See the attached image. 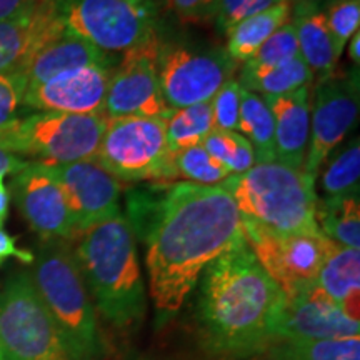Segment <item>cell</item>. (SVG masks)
Masks as SVG:
<instances>
[{"mask_svg": "<svg viewBox=\"0 0 360 360\" xmlns=\"http://www.w3.org/2000/svg\"><path fill=\"white\" fill-rule=\"evenodd\" d=\"M142 233L150 297L164 319L184 307L215 259L247 244L240 212L220 186L175 184Z\"/></svg>", "mask_w": 360, "mask_h": 360, "instance_id": "obj_1", "label": "cell"}, {"mask_svg": "<svg viewBox=\"0 0 360 360\" xmlns=\"http://www.w3.org/2000/svg\"><path fill=\"white\" fill-rule=\"evenodd\" d=\"M197 300L202 344L225 357L262 354L277 342L285 295L244 244L204 270Z\"/></svg>", "mask_w": 360, "mask_h": 360, "instance_id": "obj_2", "label": "cell"}, {"mask_svg": "<svg viewBox=\"0 0 360 360\" xmlns=\"http://www.w3.org/2000/svg\"><path fill=\"white\" fill-rule=\"evenodd\" d=\"M75 237V259L101 314L120 328L141 322L146 314V289L129 220L119 212Z\"/></svg>", "mask_w": 360, "mask_h": 360, "instance_id": "obj_3", "label": "cell"}, {"mask_svg": "<svg viewBox=\"0 0 360 360\" xmlns=\"http://www.w3.org/2000/svg\"><path fill=\"white\" fill-rule=\"evenodd\" d=\"M315 179L278 162L255 164L220 184L232 195L242 222L274 233L317 232Z\"/></svg>", "mask_w": 360, "mask_h": 360, "instance_id": "obj_4", "label": "cell"}, {"mask_svg": "<svg viewBox=\"0 0 360 360\" xmlns=\"http://www.w3.org/2000/svg\"><path fill=\"white\" fill-rule=\"evenodd\" d=\"M30 278L75 360L101 359L103 344L96 309L69 245L62 240L45 242L35 255Z\"/></svg>", "mask_w": 360, "mask_h": 360, "instance_id": "obj_5", "label": "cell"}, {"mask_svg": "<svg viewBox=\"0 0 360 360\" xmlns=\"http://www.w3.org/2000/svg\"><path fill=\"white\" fill-rule=\"evenodd\" d=\"M107 115L39 112L13 119L0 129V148L30 155L44 164L92 160L101 146Z\"/></svg>", "mask_w": 360, "mask_h": 360, "instance_id": "obj_6", "label": "cell"}, {"mask_svg": "<svg viewBox=\"0 0 360 360\" xmlns=\"http://www.w3.org/2000/svg\"><path fill=\"white\" fill-rule=\"evenodd\" d=\"M62 27L103 52H129L159 37L154 0H47Z\"/></svg>", "mask_w": 360, "mask_h": 360, "instance_id": "obj_7", "label": "cell"}, {"mask_svg": "<svg viewBox=\"0 0 360 360\" xmlns=\"http://www.w3.org/2000/svg\"><path fill=\"white\" fill-rule=\"evenodd\" d=\"M4 360H75L30 274H13L0 294Z\"/></svg>", "mask_w": 360, "mask_h": 360, "instance_id": "obj_8", "label": "cell"}, {"mask_svg": "<svg viewBox=\"0 0 360 360\" xmlns=\"http://www.w3.org/2000/svg\"><path fill=\"white\" fill-rule=\"evenodd\" d=\"M167 117H107L94 160L120 182L177 179L170 152Z\"/></svg>", "mask_w": 360, "mask_h": 360, "instance_id": "obj_9", "label": "cell"}, {"mask_svg": "<svg viewBox=\"0 0 360 360\" xmlns=\"http://www.w3.org/2000/svg\"><path fill=\"white\" fill-rule=\"evenodd\" d=\"M236 69L237 62L220 49L160 44L157 56L162 96L172 110L210 101Z\"/></svg>", "mask_w": 360, "mask_h": 360, "instance_id": "obj_10", "label": "cell"}, {"mask_svg": "<svg viewBox=\"0 0 360 360\" xmlns=\"http://www.w3.org/2000/svg\"><path fill=\"white\" fill-rule=\"evenodd\" d=\"M244 232L255 259L285 297L317 283L323 260L334 244L321 231L274 233L244 224Z\"/></svg>", "mask_w": 360, "mask_h": 360, "instance_id": "obj_11", "label": "cell"}, {"mask_svg": "<svg viewBox=\"0 0 360 360\" xmlns=\"http://www.w3.org/2000/svg\"><path fill=\"white\" fill-rule=\"evenodd\" d=\"M359 107L357 74L342 77L332 74L317 84L310 105L309 147L302 167L305 174L317 177L323 162L357 122Z\"/></svg>", "mask_w": 360, "mask_h": 360, "instance_id": "obj_12", "label": "cell"}, {"mask_svg": "<svg viewBox=\"0 0 360 360\" xmlns=\"http://www.w3.org/2000/svg\"><path fill=\"white\" fill-rule=\"evenodd\" d=\"M160 39L125 52L122 62L112 69L105 97V115L169 117L172 109L164 101L157 72Z\"/></svg>", "mask_w": 360, "mask_h": 360, "instance_id": "obj_13", "label": "cell"}, {"mask_svg": "<svg viewBox=\"0 0 360 360\" xmlns=\"http://www.w3.org/2000/svg\"><path fill=\"white\" fill-rule=\"evenodd\" d=\"M12 195L22 217L45 242L75 237L64 191L44 162H29L13 174Z\"/></svg>", "mask_w": 360, "mask_h": 360, "instance_id": "obj_14", "label": "cell"}, {"mask_svg": "<svg viewBox=\"0 0 360 360\" xmlns=\"http://www.w3.org/2000/svg\"><path fill=\"white\" fill-rule=\"evenodd\" d=\"M47 165L64 191L75 236L119 214L122 182L96 160Z\"/></svg>", "mask_w": 360, "mask_h": 360, "instance_id": "obj_15", "label": "cell"}, {"mask_svg": "<svg viewBox=\"0 0 360 360\" xmlns=\"http://www.w3.org/2000/svg\"><path fill=\"white\" fill-rule=\"evenodd\" d=\"M360 337V322L352 321L317 283L285 297L277 340L307 342Z\"/></svg>", "mask_w": 360, "mask_h": 360, "instance_id": "obj_16", "label": "cell"}, {"mask_svg": "<svg viewBox=\"0 0 360 360\" xmlns=\"http://www.w3.org/2000/svg\"><path fill=\"white\" fill-rule=\"evenodd\" d=\"M112 69L114 67L89 65L65 72L42 84L27 85L22 105L40 112L105 114V97Z\"/></svg>", "mask_w": 360, "mask_h": 360, "instance_id": "obj_17", "label": "cell"}, {"mask_svg": "<svg viewBox=\"0 0 360 360\" xmlns=\"http://www.w3.org/2000/svg\"><path fill=\"white\" fill-rule=\"evenodd\" d=\"M112 64L114 58L110 57V53L94 47L87 40L77 37L62 27L53 37L35 51L20 70L25 75L27 85H34L82 67H112Z\"/></svg>", "mask_w": 360, "mask_h": 360, "instance_id": "obj_18", "label": "cell"}, {"mask_svg": "<svg viewBox=\"0 0 360 360\" xmlns=\"http://www.w3.org/2000/svg\"><path fill=\"white\" fill-rule=\"evenodd\" d=\"M274 117L276 162L302 170L310 135V85L278 97H264Z\"/></svg>", "mask_w": 360, "mask_h": 360, "instance_id": "obj_19", "label": "cell"}, {"mask_svg": "<svg viewBox=\"0 0 360 360\" xmlns=\"http://www.w3.org/2000/svg\"><path fill=\"white\" fill-rule=\"evenodd\" d=\"M60 29L62 24L47 0L25 15L0 22V74L20 70L35 51Z\"/></svg>", "mask_w": 360, "mask_h": 360, "instance_id": "obj_20", "label": "cell"}, {"mask_svg": "<svg viewBox=\"0 0 360 360\" xmlns=\"http://www.w3.org/2000/svg\"><path fill=\"white\" fill-rule=\"evenodd\" d=\"M292 22L300 57L312 72V75L326 79L334 74L340 53L328 29L326 15L319 0H294L292 2Z\"/></svg>", "mask_w": 360, "mask_h": 360, "instance_id": "obj_21", "label": "cell"}, {"mask_svg": "<svg viewBox=\"0 0 360 360\" xmlns=\"http://www.w3.org/2000/svg\"><path fill=\"white\" fill-rule=\"evenodd\" d=\"M317 285L339 304L352 321L360 322V250L334 242L319 272Z\"/></svg>", "mask_w": 360, "mask_h": 360, "instance_id": "obj_22", "label": "cell"}, {"mask_svg": "<svg viewBox=\"0 0 360 360\" xmlns=\"http://www.w3.org/2000/svg\"><path fill=\"white\" fill-rule=\"evenodd\" d=\"M292 2L294 0H285V2L277 4V6L267 8V11L250 17L240 24H237L227 34V49L225 52L237 64H247L262 44L272 35L276 30L287 24L292 15Z\"/></svg>", "mask_w": 360, "mask_h": 360, "instance_id": "obj_23", "label": "cell"}, {"mask_svg": "<svg viewBox=\"0 0 360 360\" xmlns=\"http://www.w3.org/2000/svg\"><path fill=\"white\" fill-rule=\"evenodd\" d=\"M314 75L302 57L278 65L255 67L244 64L240 79L237 80L242 89L262 97H278L312 84Z\"/></svg>", "mask_w": 360, "mask_h": 360, "instance_id": "obj_24", "label": "cell"}, {"mask_svg": "<svg viewBox=\"0 0 360 360\" xmlns=\"http://www.w3.org/2000/svg\"><path fill=\"white\" fill-rule=\"evenodd\" d=\"M315 220L319 231L332 242L349 249L360 247V199L359 195L327 197L317 200Z\"/></svg>", "mask_w": 360, "mask_h": 360, "instance_id": "obj_25", "label": "cell"}, {"mask_svg": "<svg viewBox=\"0 0 360 360\" xmlns=\"http://www.w3.org/2000/svg\"><path fill=\"white\" fill-rule=\"evenodd\" d=\"M237 132L244 135L254 148L255 162H276V141H274V117L269 103L262 96L242 90L240 115Z\"/></svg>", "mask_w": 360, "mask_h": 360, "instance_id": "obj_26", "label": "cell"}, {"mask_svg": "<svg viewBox=\"0 0 360 360\" xmlns=\"http://www.w3.org/2000/svg\"><path fill=\"white\" fill-rule=\"evenodd\" d=\"M262 355L269 360H360V337L330 340H277Z\"/></svg>", "mask_w": 360, "mask_h": 360, "instance_id": "obj_27", "label": "cell"}, {"mask_svg": "<svg viewBox=\"0 0 360 360\" xmlns=\"http://www.w3.org/2000/svg\"><path fill=\"white\" fill-rule=\"evenodd\" d=\"M214 129L212 98L184 109H175L165 119V134L172 154L184 148L202 146Z\"/></svg>", "mask_w": 360, "mask_h": 360, "instance_id": "obj_28", "label": "cell"}, {"mask_svg": "<svg viewBox=\"0 0 360 360\" xmlns=\"http://www.w3.org/2000/svg\"><path fill=\"white\" fill-rule=\"evenodd\" d=\"M202 146L231 175L244 174L257 164L254 148L247 139L232 130L214 129Z\"/></svg>", "mask_w": 360, "mask_h": 360, "instance_id": "obj_29", "label": "cell"}, {"mask_svg": "<svg viewBox=\"0 0 360 360\" xmlns=\"http://www.w3.org/2000/svg\"><path fill=\"white\" fill-rule=\"evenodd\" d=\"M360 143L354 139L334 159L322 175V191L328 197L359 195L360 187Z\"/></svg>", "mask_w": 360, "mask_h": 360, "instance_id": "obj_30", "label": "cell"}, {"mask_svg": "<svg viewBox=\"0 0 360 360\" xmlns=\"http://www.w3.org/2000/svg\"><path fill=\"white\" fill-rule=\"evenodd\" d=\"M174 165L177 179H186L195 186H217L231 175L205 150L204 146L174 152Z\"/></svg>", "mask_w": 360, "mask_h": 360, "instance_id": "obj_31", "label": "cell"}, {"mask_svg": "<svg viewBox=\"0 0 360 360\" xmlns=\"http://www.w3.org/2000/svg\"><path fill=\"white\" fill-rule=\"evenodd\" d=\"M322 12L335 40L337 51L342 53L350 37L359 32L360 0H326Z\"/></svg>", "mask_w": 360, "mask_h": 360, "instance_id": "obj_32", "label": "cell"}, {"mask_svg": "<svg viewBox=\"0 0 360 360\" xmlns=\"http://www.w3.org/2000/svg\"><path fill=\"white\" fill-rule=\"evenodd\" d=\"M297 57H300L299 40H297L294 25L287 22L265 40L259 52L247 64L255 67L278 65L294 60Z\"/></svg>", "mask_w": 360, "mask_h": 360, "instance_id": "obj_33", "label": "cell"}, {"mask_svg": "<svg viewBox=\"0 0 360 360\" xmlns=\"http://www.w3.org/2000/svg\"><path fill=\"white\" fill-rule=\"evenodd\" d=\"M242 89L237 80H227L212 97L214 127L217 130L237 132L238 115H240Z\"/></svg>", "mask_w": 360, "mask_h": 360, "instance_id": "obj_34", "label": "cell"}, {"mask_svg": "<svg viewBox=\"0 0 360 360\" xmlns=\"http://www.w3.org/2000/svg\"><path fill=\"white\" fill-rule=\"evenodd\" d=\"M285 0H219L214 19L225 34L237 24L244 22L267 8Z\"/></svg>", "mask_w": 360, "mask_h": 360, "instance_id": "obj_35", "label": "cell"}, {"mask_svg": "<svg viewBox=\"0 0 360 360\" xmlns=\"http://www.w3.org/2000/svg\"><path fill=\"white\" fill-rule=\"evenodd\" d=\"M27 79L22 70H12L0 74V129L13 119L24 103Z\"/></svg>", "mask_w": 360, "mask_h": 360, "instance_id": "obj_36", "label": "cell"}, {"mask_svg": "<svg viewBox=\"0 0 360 360\" xmlns=\"http://www.w3.org/2000/svg\"><path fill=\"white\" fill-rule=\"evenodd\" d=\"M219 0H167V6L179 19L202 20L214 17Z\"/></svg>", "mask_w": 360, "mask_h": 360, "instance_id": "obj_37", "label": "cell"}, {"mask_svg": "<svg viewBox=\"0 0 360 360\" xmlns=\"http://www.w3.org/2000/svg\"><path fill=\"white\" fill-rule=\"evenodd\" d=\"M8 259H19L24 264H34L35 255L30 250L19 249L15 244V238L0 229V265Z\"/></svg>", "mask_w": 360, "mask_h": 360, "instance_id": "obj_38", "label": "cell"}, {"mask_svg": "<svg viewBox=\"0 0 360 360\" xmlns=\"http://www.w3.org/2000/svg\"><path fill=\"white\" fill-rule=\"evenodd\" d=\"M42 2L44 0H0V22L25 15Z\"/></svg>", "mask_w": 360, "mask_h": 360, "instance_id": "obj_39", "label": "cell"}, {"mask_svg": "<svg viewBox=\"0 0 360 360\" xmlns=\"http://www.w3.org/2000/svg\"><path fill=\"white\" fill-rule=\"evenodd\" d=\"M27 164H29V162L19 159L17 155L0 148V175H2V177H6L8 174H17L19 170L24 169Z\"/></svg>", "mask_w": 360, "mask_h": 360, "instance_id": "obj_40", "label": "cell"}, {"mask_svg": "<svg viewBox=\"0 0 360 360\" xmlns=\"http://www.w3.org/2000/svg\"><path fill=\"white\" fill-rule=\"evenodd\" d=\"M8 205H11V192H8L6 184H4V177L0 175V229H2L4 222L7 220Z\"/></svg>", "mask_w": 360, "mask_h": 360, "instance_id": "obj_41", "label": "cell"}, {"mask_svg": "<svg viewBox=\"0 0 360 360\" xmlns=\"http://www.w3.org/2000/svg\"><path fill=\"white\" fill-rule=\"evenodd\" d=\"M349 57L355 65H359V62H360V32H355L352 37H350Z\"/></svg>", "mask_w": 360, "mask_h": 360, "instance_id": "obj_42", "label": "cell"}, {"mask_svg": "<svg viewBox=\"0 0 360 360\" xmlns=\"http://www.w3.org/2000/svg\"><path fill=\"white\" fill-rule=\"evenodd\" d=\"M0 360H4V355H2V350H0Z\"/></svg>", "mask_w": 360, "mask_h": 360, "instance_id": "obj_43", "label": "cell"}, {"mask_svg": "<svg viewBox=\"0 0 360 360\" xmlns=\"http://www.w3.org/2000/svg\"><path fill=\"white\" fill-rule=\"evenodd\" d=\"M257 360H269V359H265V357H262V359H257Z\"/></svg>", "mask_w": 360, "mask_h": 360, "instance_id": "obj_44", "label": "cell"}]
</instances>
